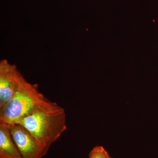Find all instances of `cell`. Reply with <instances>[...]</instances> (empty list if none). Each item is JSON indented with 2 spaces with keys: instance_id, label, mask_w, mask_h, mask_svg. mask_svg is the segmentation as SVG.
<instances>
[{
  "instance_id": "2",
  "label": "cell",
  "mask_w": 158,
  "mask_h": 158,
  "mask_svg": "<svg viewBox=\"0 0 158 158\" xmlns=\"http://www.w3.org/2000/svg\"><path fill=\"white\" fill-rule=\"evenodd\" d=\"M15 124L25 127L42 147L49 149L66 129L65 110L55 102L22 118Z\"/></svg>"
},
{
  "instance_id": "1",
  "label": "cell",
  "mask_w": 158,
  "mask_h": 158,
  "mask_svg": "<svg viewBox=\"0 0 158 158\" xmlns=\"http://www.w3.org/2000/svg\"><path fill=\"white\" fill-rule=\"evenodd\" d=\"M55 103L40 91L37 84L30 83L21 73L14 96L0 109V122L15 124L22 118Z\"/></svg>"
},
{
  "instance_id": "5",
  "label": "cell",
  "mask_w": 158,
  "mask_h": 158,
  "mask_svg": "<svg viewBox=\"0 0 158 158\" xmlns=\"http://www.w3.org/2000/svg\"><path fill=\"white\" fill-rule=\"evenodd\" d=\"M0 158H22L9 124L0 122Z\"/></svg>"
},
{
  "instance_id": "3",
  "label": "cell",
  "mask_w": 158,
  "mask_h": 158,
  "mask_svg": "<svg viewBox=\"0 0 158 158\" xmlns=\"http://www.w3.org/2000/svg\"><path fill=\"white\" fill-rule=\"evenodd\" d=\"M9 125L23 158H42L46 154L48 149L42 147L25 127L19 124Z\"/></svg>"
},
{
  "instance_id": "7",
  "label": "cell",
  "mask_w": 158,
  "mask_h": 158,
  "mask_svg": "<svg viewBox=\"0 0 158 158\" xmlns=\"http://www.w3.org/2000/svg\"></svg>"
},
{
  "instance_id": "6",
  "label": "cell",
  "mask_w": 158,
  "mask_h": 158,
  "mask_svg": "<svg viewBox=\"0 0 158 158\" xmlns=\"http://www.w3.org/2000/svg\"><path fill=\"white\" fill-rule=\"evenodd\" d=\"M89 158H112L107 151L102 146L94 148L89 153Z\"/></svg>"
},
{
  "instance_id": "4",
  "label": "cell",
  "mask_w": 158,
  "mask_h": 158,
  "mask_svg": "<svg viewBox=\"0 0 158 158\" xmlns=\"http://www.w3.org/2000/svg\"><path fill=\"white\" fill-rule=\"evenodd\" d=\"M21 73L7 59L0 62V109L14 96Z\"/></svg>"
}]
</instances>
